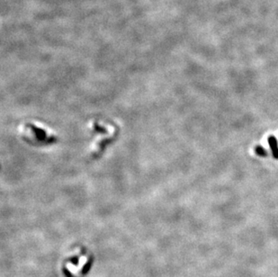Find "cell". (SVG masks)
I'll use <instances>...</instances> for the list:
<instances>
[{
    "label": "cell",
    "mask_w": 278,
    "mask_h": 277,
    "mask_svg": "<svg viewBox=\"0 0 278 277\" xmlns=\"http://www.w3.org/2000/svg\"><path fill=\"white\" fill-rule=\"evenodd\" d=\"M255 151H256V153L258 156H261V157H266L267 156V151L261 146H256V148H255Z\"/></svg>",
    "instance_id": "obj_2"
},
{
    "label": "cell",
    "mask_w": 278,
    "mask_h": 277,
    "mask_svg": "<svg viewBox=\"0 0 278 277\" xmlns=\"http://www.w3.org/2000/svg\"><path fill=\"white\" fill-rule=\"evenodd\" d=\"M268 143H269L270 148H271L273 157L275 158H276V159H278V143H277V140H276L275 137V136H269Z\"/></svg>",
    "instance_id": "obj_1"
}]
</instances>
